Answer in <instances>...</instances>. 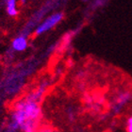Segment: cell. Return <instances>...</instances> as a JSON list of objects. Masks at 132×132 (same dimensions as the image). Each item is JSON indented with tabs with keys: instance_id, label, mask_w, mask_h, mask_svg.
<instances>
[{
	"instance_id": "cell-6",
	"label": "cell",
	"mask_w": 132,
	"mask_h": 132,
	"mask_svg": "<svg viewBox=\"0 0 132 132\" xmlns=\"http://www.w3.org/2000/svg\"><path fill=\"white\" fill-rule=\"evenodd\" d=\"M23 1H25V0H23Z\"/></svg>"
},
{
	"instance_id": "cell-1",
	"label": "cell",
	"mask_w": 132,
	"mask_h": 132,
	"mask_svg": "<svg viewBox=\"0 0 132 132\" xmlns=\"http://www.w3.org/2000/svg\"><path fill=\"white\" fill-rule=\"evenodd\" d=\"M39 108L32 101L22 103L14 114L15 124L20 125L27 131H31V123L38 116Z\"/></svg>"
},
{
	"instance_id": "cell-5",
	"label": "cell",
	"mask_w": 132,
	"mask_h": 132,
	"mask_svg": "<svg viewBox=\"0 0 132 132\" xmlns=\"http://www.w3.org/2000/svg\"><path fill=\"white\" fill-rule=\"evenodd\" d=\"M127 129H128V131L132 132V117L128 120V127H127Z\"/></svg>"
},
{
	"instance_id": "cell-2",
	"label": "cell",
	"mask_w": 132,
	"mask_h": 132,
	"mask_svg": "<svg viewBox=\"0 0 132 132\" xmlns=\"http://www.w3.org/2000/svg\"><path fill=\"white\" fill-rule=\"evenodd\" d=\"M62 18V14L61 13H56L51 15L50 17H48L46 20H44V23L42 25L39 26V28H37L36 33L37 34H42V33L45 32L48 29H50L51 28H53L55 25H57Z\"/></svg>"
},
{
	"instance_id": "cell-4",
	"label": "cell",
	"mask_w": 132,
	"mask_h": 132,
	"mask_svg": "<svg viewBox=\"0 0 132 132\" xmlns=\"http://www.w3.org/2000/svg\"><path fill=\"white\" fill-rule=\"evenodd\" d=\"M7 11H8V13L11 16L16 15V0H7Z\"/></svg>"
},
{
	"instance_id": "cell-3",
	"label": "cell",
	"mask_w": 132,
	"mask_h": 132,
	"mask_svg": "<svg viewBox=\"0 0 132 132\" xmlns=\"http://www.w3.org/2000/svg\"><path fill=\"white\" fill-rule=\"evenodd\" d=\"M27 46H28V43L24 37H18L12 43V47L16 51H23L27 48Z\"/></svg>"
}]
</instances>
